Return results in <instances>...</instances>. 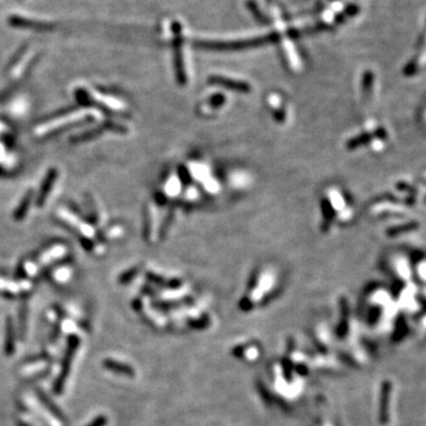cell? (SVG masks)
<instances>
[{"mask_svg": "<svg viewBox=\"0 0 426 426\" xmlns=\"http://www.w3.org/2000/svg\"><path fill=\"white\" fill-rule=\"evenodd\" d=\"M279 37L278 33L268 34V36L252 38L246 40H233V42H200L199 45L210 50H243V49L253 48V46L263 45L265 43H270L276 40Z\"/></svg>", "mask_w": 426, "mask_h": 426, "instance_id": "obj_1", "label": "cell"}, {"mask_svg": "<svg viewBox=\"0 0 426 426\" xmlns=\"http://www.w3.org/2000/svg\"><path fill=\"white\" fill-rule=\"evenodd\" d=\"M78 343H80V340H78V337L76 336H71L70 337L69 341V347H68V351H66L65 358H64L63 360V365H62V372H61L60 378L57 379L56 384H55V392L56 393H61L63 391L64 384H65L66 378H68L69 374V369H70V365H71V359L74 357L75 351L77 349Z\"/></svg>", "mask_w": 426, "mask_h": 426, "instance_id": "obj_2", "label": "cell"}, {"mask_svg": "<svg viewBox=\"0 0 426 426\" xmlns=\"http://www.w3.org/2000/svg\"><path fill=\"white\" fill-rule=\"evenodd\" d=\"M209 82L212 84H217V86L224 87V88L231 89V90H236V91H239V92L250 91V86L246 83V82L232 80V78H226V77H223V76L213 75L209 78Z\"/></svg>", "mask_w": 426, "mask_h": 426, "instance_id": "obj_3", "label": "cell"}, {"mask_svg": "<svg viewBox=\"0 0 426 426\" xmlns=\"http://www.w3.org/2000/svg\"><path fill=\"white\" fill-rule=\"evenodd\" d=\"M104 367H107L108 369L113 370V372L120 373V374H124L128 376H133L134 375V369L130 366H128V365L119 363V361L112 360V359H107V360H104Z\"/></svg>", "mask_w": 426, "mask_h": 426, "instance_id": "obj_4", "label": "cell"}, {"mask_svg": "<svg viewBox=\"0 0 426 426\" xmlns=\"http://www.w3.org/2000/svg\"><path fill=\"white\" fill-rule=\"evenodd\" d=\"M55 174H56V172H51L50 174H49V177L46 178V182L44 183V185H43V187H42V191H40V194H39V197H38V203H40L42 204L43 201L45 200V197H46V194L49 193V192L51 191V186H52V183H54V180H55Z\"/></svg>", "mask_w": 426, "mask_h": 426, "instance_id": "obj_5", "label": "cell"}, {"mask_svg": "<svg viewBox=\"0 0 426 426\" xmlns=\"http://www.w3.org/2000/svg\"><path fill=\"white\" fill-rule=\"evenodd\" d=\"M246 6L249 7V10L251 11V13H252L253 16L256 17V19L259 20V22H262V23H269V20L267 19V17H264V14L262 13L261 10H259L258 5L256 4V2L253 1V0H247Z\"/></svg>", "mask_w": 426, "mask_h": 426, "instance_id": "obj_6", "label": "cell"}, {"mask_svg": "<svg viewBox=\"0 0 426 426\" xmlns=\"http://www.w3.org/2000/svg\"><path fill=\"white\" fill-rule=\"evenodd\" d=\"M14 348V341H13V331L11 321L7 323V336H6V345H5V351L7 354H12Z\"/></svg>", "mask_w": 426, "mask_h": 426, "instance_id": "obj_7", "label": "cell"}, {"mask_svg": "<svg viewBox=\"0 0 426 426\" xmlns=\"http://www.w3.org/2000/svg\"><path fill=\"white\" fill-rule=\"evenodd\" d=\"M416 225H417L416 223L406 224V225H402V226L396 227V229H393V230H390L389 233H390V235H396V233H400V232L410 231L411 229H414V227H416Z\"/></svg>", "mask_w": 426, "mask_h": 426, "instance_id": "obj_8", "label": "cell"}, {"mask_svg": "<svg viewBox=\"0 0 426 426\" xmlns=\"http://www.w3.org/2000/svg\"><path fill=\"white\" fill-rule=\"evenodd\" d=\"M107 417L106 416H100L98 418H96L94 422H91L88 426H104L107 424Z\"/></svg>", "mask_w": 426, "mask_h": 426, "instance_id": "obj_9", "label": "cell"}, {"mask_svg": "<svg viewBox=\"0 0 426 426\" xmlns=\"http://www.w3.org/2000/svg\"><path fill=\"white\" fill-rule=\"evenodd\" d=\"M345 12L348 14V16H355V14H357L358 12H359V7L357 6V5H348V6H347V8H346V11Z\"/></svg>", "mask_w": 426, "mask_h": 426, "instance_id": "obj_10", "label": "cell"}]
</instances>
